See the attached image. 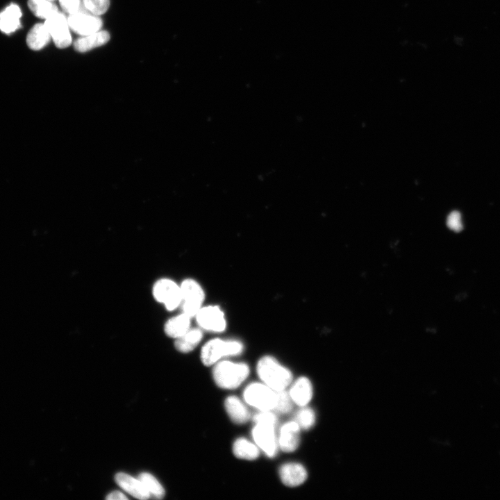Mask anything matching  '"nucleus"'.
<instances>
[{
  "label": "nucleus",
  "instance_id": "1",
  "mask_svg": "<svg viewBox=\"0 0 500 500\" xmlns=\"http://www.w3.org/2000/svg\"><path fill=\"white\" fill-rule=\"evenodd\" d=\"M256 371L262 383L275 391L285 390L292 380L291 372L269 356L258 360Z\"/></svg>",
  "mask_w": 500,
  "mask_h": 500
},
{
  "label": "nucleus",
  "instance_id": "2",
  "mask_svg": "<svg viewBox=\"0 0 500 500\" xmlns=\"http://www.w3.org/2000/svg\"><path fill=\"white\" fill-rule=\"evenodd\" d=\"M249 374V368L247 364L228 360L216 362L212 369V376L216 385L224 389L237 388Z\"/></svg>",
  "mask_w": 500,
  "mask_h": 500
},
{
  "label": "nucleus",
  "instance_id": "3",
  "mask_svg": "<svg viewBox=\"0 0 500 500\" xmlns=\"http://www.w3.org/2000/svg\"><path fill=\"white\" fill-rule=\"evenodd\" d=\"M242 351L243 345L239 341L215 338L203 345L201 351V359L203 365L210 366L224 356L238 355Z\"/></svg>",
  "mask_w": 500,
  "mask_h": 500
},
{
  "label": "nucleus",
  "instance_id": "4",
  "mask_svg": "<svg viewBox=\"0 0 500 500\" xmlns=\"http://www.w3.org/2000/svg\"><path fill=\"white\" fill-rule=\"evenodd\" d=\"M244 401L259 410H272L276 401V391L265 383H252L243 392Z\"/></svg>",
  "mask_w": 500,
  "mask_h": 500
},
{
  "label": "nucleus",
  "instance_id": "5",
  "mask_svg": "<svg viewBox=\"0 0 500 500\" xmlns=\"http://www.w3.org/2000/svg\"><path fill=\"white\" fill-rule=\"evenodd\" d=\"M182 312L192 317L202 307L205 294L201 286L194 279H185L180 285Z\"/></svg>",
  "mask_w": 500,
  "mask_h": 500
},
{
  "label": "nucleus",
  "instance_id": "6",
  "mask_svg": "<svg viewBox=\"0 0 500 500\" xmlns=\"http://www.w3.org/2000/svg\"><path fill=\"white\" fill-rule=\"evenodd\" d=\"M152 294L154 299L162 303L168 310H174L181 305L180 285L169 278H161L157 281L153 285Z\"/></svg>",
  "mask_w": 500,
  "mask_h": 500
},
{
  "label": "nucleus",
  "instance_id": "7",
  "mask_svg": "<svg viewBox=\"0 0 500 500\" xmlns=\"http://www.w3.org/2000/svg\"><path fill=\"white\" fill-rule=\"evenodd\" d=\"M67 22L70 29L81 36L100 31L103 25L99 16L90 13L85 8L69 15Z\"/></svg>",
  "mask_w": 500,
  "mask_h": 500
},
{
  "label": "nucleus",
  "instance_id": "8",
  "mask_svg": "<svg viewBox=\"0 0 500 500\" xmlns=\"http://www.w3.org/2000/svg\"><path fill=\"white\" fill-rule=\"evenodd\" d=\"M44 24L48 28L55 45L60 49L69 47L72 43V37L67 17L59 11L48 19Z\"/></svg>",
  "mask_w": 500,
  "mask_h": 500
},
{
  "label": "nucleus",
  "instance_id": "9",
  "mask_svg": "<svg viewBox=\"0 0 500 500\" xmlns=\"http://www.w3.org/2000/svg\"><path fill=\"white\" fill-rule=\"evenodd\" d=\"M275 427L269 424L256 423L252 429V437L256 445L269 458L276 456L278 446Z\"/></svg>",
  "mask_w": 500,
  "mask_h": 500
},
{
  "label": "nucleus",
  "instance_id": "10",
  "mask_svg": "<svg viewBox=\"0 0 500 500\" xmlns=\"http://www.w3.org/2000/svg\"><path fill=\"white\" fill-rule=\"evenodd\" d=\"M195 317L199 326L205 330L222 332L226 328L224 314L217 306L201 307Z\"/></svg>",
  "mask_w": 500,
  "mask_h": 500
},
{
  "label": "nucleus",
  "instance_id": "11",
  "mask_svg": "<svg viewBox=\"0 0 500 500\" xmlns=\"http://www.w3.org/2000/svg\"><path fill=\"white\" fill-rule=\"evenodd\" d=\"M278 472L282 483L288 487L299 486L303 483L308 477L305 467L297 462L283 464Z\"/></svg>",
  "mask_w": 500,
  "mask_h": 500
},
{
  "label": "nucleus",
  "instance_id": "12",
  "mask_svg": "<svg viewBox=\"0 0 500 500\" xmlns=\"http://www.w3.org/2000/svg\"><path fill=\"white\" fill-rule=\"evenodd\" d=\"M300 429L295 421L287 422L282 426L278 444L283 451L292 452L297 449L299 444Z\"/></svg>",
  "mask_w": 500,
  "mask_h": 500
},
{
  "label": "nucleus",
  "instance_id": "13",
  "mask_svg": "<svg viewBox=\"0 0 500 500\" xmlns=\"http://www.w3.org/2000/svg\"><path fill=\"white\" fill-rule=\"evenodd\" d=\"M115 481L120 488L137 499L144 500L150 497L149 492L139 478L120 472L116 474Z\"/></svg>",
  "mask_w": 500,
  "mask_h": 500
},
{
  "label": "nucleus",
  "instance_id": "14",
  "mask_svg": "<svg viewBox=\"0 0 500 500\" xmlns=\"http://www.w3.org/2000/svg\"><path fill=\"white\" fill-rule=\"evenodd\" d=\"M294 403L299 406H306L312 397L311 382L306 377H299L295 381L289 392Z\"/></svg>",
  "mask_w": 500,
  "mask_h": 500
},
{
  "label": "nucleus",
  "instance_id": "15",
  "mask_svg": "<svg viewBox=\"0 0 500 500\" xmlns=\"http://www.w3.org/2000/svg\"><path fill=\"white\" fill-rule=\"evenodd\" d=\"M109 40V33L106 31L100 30L78 38L74 42V47L76 51L84 53L106 44Z\"/></svg>",
  "mask_w": 500,
  "mask_h": 500
},
{
  "label": "nucleus",
  "instance_id": "16",
  "mask_svg": "<svg viewBox=\"0 0 500 500\" xmlns=\"http://www.w3.org/2000/svg\"><path fill=\"white\" fill-rule=\"evenodd\" d=\"M224 407L231 419L236 424H244L250 419V412L242 401L235 396H229L224 401Z\"/></svg>",
  "mask_w": 500,
  "mask_h": 500
},
{
  "label": "nucleus",
  "instance_id": "17",
  "mask_svg": "<svg viewBox=\"0 0 500 500\" xmlns=\"http://www.w3.org/2000/svg\"><path fill=\"white\" fill-rule=\"evenodd\" d=\"M22 12L19 7L14 3L7 6L0 13V30L5 33H10L20 26Z\"/></svg>",
  "mask_w": 500,
  "mask_h": 500
},
{
  "label": "nucleus",
  "instance_id": "18",
  "mask_svg": "<svg viewBox=\"0 0 500 500\" xmlns=\"http://www.w3.org/2000/svg\"><path fill=\"white\" fill-rule=\"evenodd\" d=\"M51 39L50 33L44 23L36 24L29 31L26 36L28 47L32 50H40Z\"/></svg>",
  "mask_w": 500,
  "mask_h": 500
},
{
  "label": "nucleus",
  "instance_id": "19",
  "mask_svg": "<svg viewBox=\"0 0 500 500\" xmlns=\"http://www.w3.org/2000/svg\"><path fill=\"white\" fill-rule=\"evenodd\" d=\"M190 317L182 312L168 319L165 326V334L174 339H177L190 328Z\"/></svg>",
  "mask_w": 500,
  "mask_h": 500
},
{
  "label": "nucleus",
  "instance_id": "20",
  "mask_svg": "<svg viewBox=\"0 0 500 500\" xmlns=\"http://www.w3.org/2000/svg\"><path fill=\"white\" fill-rule=\"evenodd\" d=\"M233 452L237 458L247 460H253L260 455L259 447L244 438L234 442Z\"/></svg>",
  "mask_w": 500,
  "mask_h": 500
},
{
  "label": "nucleus",
  "instance_id": "21",
  "mask_svg": "<svg viewBox=\"0 0 500 500\" xmlns=\"http://www.w3.org/2000/svg\"><path fill=\"white\" fill-rule=\"evenodd\" d=\"M202 338L203 333L200 328H190L183 335L176 339L174 345L178 351L188 353L199 344Z\"/></svg>",
  "mask_w": 500,
  "mask_h": 500
},
{
  "label": "nucleus",
  "instance_id": "22",
  "mask_svg": "<svg viewBox=\"0 0 500 500\" xmlns=\"http://www.w3.org/2000/svg\"><path fill=\"white\" fill-rule=\"evenodd\" d=\"M28 6L36 17L44 19L58 12L56 5L49 0H28Z\"/></svg>",
  "mask_w": 500,
  "mask_h": 500
},
{
  "label": "nucleus",
  "instance_id": "23",
  "mask_svg": "<svg viewBox=\"0 0 500 500\" xmlns=\"http://www.w3.org/2000/svg\"><path fill=\"white\" fill-rule=\"evenodd\" d=\"M138 478L142 481L150 497L152 496L156 499H162L165 496V490L158 481L151 474L143 472L141 473Z\"/></svg>",
  "mask_w": 500,
  "mask_h": 500
},
{
  "label": "nucleus",
  "instance_id": "24",
  "mask_svg": "<svg viewBox=\"0 0 500 500\" xmlns=\"http://www.w3.org/2000/svg\"><path fill=\"white\" fill-rule=\"evenodd\" d=\"M316 416L314 410L310 408L303 406L295 415V422L300 428L310 429L315 423Z\"/></svg>",
  "mask_w": 500,
  "mask_h": 500
},
{
  "label": "nucleus",
  "instance_id": "25",
  "mask_svg": "<svg viewBox=\"0 0 500 500\" xmlns=\"http://www.w3.org/2000/svg\"><path fill=\"white\" fill-rule=\"evenodd\" d=\"M292 400L285 390L276 391V401L273 410L281 414L289 412L292 408Z\"/></svg>",
  "mask_w": 500,
  "mask_h": 500
},
{
  "label": "nucleus",
  "instance_id": "26",
  "mask_svg": "<svg viewBox=\"0 0 500 500\" xmlns=\"http://www.w3.org/2000/svg\"><path fill=\"white\" fill-rule=\"evenodd\" d=\"M82 3L88 12L97 16L104 14L110 6L109 0H82Z\"/></svg>",
  "mask_w": 500,
  "mask_h": 500
},
{
  "label": "nucleus",
  "instance_id": "27",
  "mask_svg": "<svg viewBox=\"0 0 500 500\" xmlns=\"http://www.w3.org/2000/svg\"><path fill=\"white\" fill-rule=\"evenodd\" d=\"M253 422L256 423H265L272 424L276 426L277 424V417L276 415L271 410H260L253 417Z\"/></svg>",
  "mask_w": 500,
  "mask_h": 500
},
{
  "label": "nucleus",
  "instance_id": "28",
  "mask_svg": "<svg viewBox=\"0 0 500 500\" xmlns=\"http://www.w3.org/2000/svg\"><path fill=\"white\" fill-rule=\"evenodd\" d=\"M62 9L69 15L84 9L81 0H59Z\"/></svg>",
  "mask_w": 500,
  "mask_h": 500
},
{
  "label": "nucleus",
  "instance_id": "29",
  "mask_svg": "<svg viewBox=\"0 0 500 500\" xmlns=\"http://www.w3.org/2000/svg\"><path fill=\"white\" fill-rule=\"evenodd\" d=\"M447 226L452 231L459 232L462 228L461 215L458 211H452L447 219Z\"/></svg>",
  "mask_w": 500,
  "mask_h": 500
},
{
  "label": "nucleus",
  "instance_id": "30",
  "mask_svg": "<svg viewBox=\"0 0 500 500\" xmlns=\"http://www.w3.org/2000/svg\"><path fill=\"white\" fill-rule=\"evenodd\" d=\"M106 499H109V500H118V499L124 500V499H127V497L124 494H122V492H120L119 491H114V492L110 493L106 497Z\"/></svg>",
  "mask_w": 500,
  "mask_h": 500
},
{
  "label": "nucleus",
  "instance_id": "31",
  "mask_svg": "<svg viewBox=\"0 0 500 500\" xmlns=\"http://www.w3.org/2000/svg\"><path fill=\"white\" fill-rule=\"evenodd\" d=\"M49 1H54V0H49Z\"/></svg>",
  "mask_w": 500,
  "mask_h": 500
}]
</instances>
